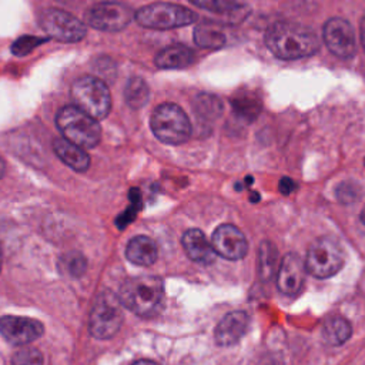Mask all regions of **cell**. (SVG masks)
I'll return each mask as SVG.
<instances>
[{"instance_id":"1","label":"cell","mask_w":365,"mask_h":365,"mask_svg":"<svg viewBox=\"0 0 365 365\" xmlns=\"http://www.w3.org/2000/svg\"><path fill=\"white\" fill-rule=\"evenodd\" d=\"M265 44L281 60H298L312 56L319 48L314 30L294 21H277L265 33Z\"/></svg>"},{"instance_id":"2","label":"cell","mask_w":365,"mask_h":365,"mask_svg":"<svg viewBox=\"0 0 365 365\" xmlns=\"http://www.w3.org/2000/svg\"><path fill=\"white\" fill-rule=\"evenodd\" d=\"M120 302L138 317L148 318L157 314L163 304V281L154 275L128 278L120 289Z\"/></svg>"},{"instance_id":"3","label":"cell","mask_w":365,"mask_h":365,"mask_svg":"<svg viewBox=\"0 0 365 365\" xmlns=\"http://www.w3.org/2000/svg\"><path fill=\"white\" fill-rule=\"evenodd\" d=\"M56 124L63 138L81 148H93L101 138V128L96 118L76 106H64L56 114Z\"/></svg>"},{"instance_id":"4","label":"cell","mask_w":365,"mask_h":365,"mask_svg":"<svg viewBox=\"0 0 365 365\" xmlns=\"http://www.w3.org/2000/svg\"><path fill=\"white\" fill-rule=\"evenodd\" d=\"M150 127L160 141L171 145L185 143L192 131L188 115L174 103L157 106L151 114Z\"/></svg>"},{"instance_id":"5","label":"cell","mask_w":365,"mask_h":365,"mask_svg":"<svg viewBox=\"0 0 365 365\" xmlns=\"http://www.w3.org/2000/svg\"><path fill=\"white\" fill-rule=\"evenodd\" d=\"M74 106L96 120H103L111 110V94L107 84L96 76L77 78L71 86Z\"/></svg>"},{"instance_id":"6","label":"cell","mask_w":365,"mask_h":365,"mask_svg":"<svg viewBox=\"0 0 365 365\" xmlns=\"http://www.w3.org/2000/svg\"><path fill=\"white\" fill-rule=\"evenodd\" d=\"M135 21L153 30H170L188 26L197 20V14L180 4L157 1L138 9L134 13Z\"/></svg>"},{"instance_id":"7","label":"cell","mask_w":365,"mask_h":365,"mask_svg":"<svg viewBox=\"0 0 365 365\" xmlns=\"http://www.w3.org/2000/svg\"><path fill=\"white\" fill-rule=\"evenodd\" d=\"M120 298L110 291L97 295L90 314V334L97 339L114 336L123 324V309Z\"/></svg>"},{"instance_id":"8","label":"cell","mask_w":365,"mask_h":365,"mask_svg":"<svg viewBox=\"0 0 365 365\" xmlns=\"http://www.w3.org/2000/svg\"><path fill=\"white\" fill-rule=\"evenodd\" d=\"M304 264L311 275L317 278H328L342 268L344 251L335 240L321 237L309 245Z\"/></svg>"},{"instance_id":"9","label":"cell","mask_w":365,"mask_h":365,"mask_svg":"<svg viewBox=\"0 0 365 365\" xmlns=\"http://www.w3.org/2000/svg\"><path fill=\"white\" fill-rule=\"evenodd\" d=\"M134 19L131 7L121 1H101L86 11L88 26L103 31H120Z\"/></svg>"},{"instance_id":"10","label":"cell","mask_w":365,"mask_h":365,"mask_svg":"<svg viewBox=\"0 0 365 365\" xmlns=\"http://www.w3.org/2000/svg\"><path fill=\"white\" fill-rule=\"evenodd\" d=\"M40 24L48 37L66 43L80 41L87 33V29L81 20L60 9L46 10L40 19Z\"/></svg>"},{"instance_id":"11","label":"cell","mask_w":365,"mask_h":365,"mask_svg":"<svg viewBox=\"0 0 365 365\" xmlns=\"http://www.w3.org/2000/svg\"><path fill=\"white\" fill-rule=\"evenodd\" d=\"M324 41L328 50L339 58H351L356 51L355 31L342 17H331L324 24Z\"/></svg>"},{"instance_id":"12","label":"cell","mask_w":365,"mask_h":365,"mask_svg":"<svg viewBox=\"0 0 365 365\" xmlns=\"http://www.w3.org/2000/svg\"><path fill=\"white\" fill-rule=\"evenodd\" d=\"M43 332L44 327L37 319L17 315H4L0 318V334L13 345H27L40 338Z\"/></svg>"},{"instance_id":"13","label":"cell","mask_w":365,"mask_h":365,"mask_svg":"<svg viewBox=\"0 0 365 365\" xmlns=\"http://www.w3.org/2000/svg\"><path fill=\"white\" fill-rule=\"evenodd\" d=\"M211 245L215 254L225 259H241L248 251V242L240 228L231 224H222L215 228L211 237Z\"/></svg>"},{"instance_id":"14","label":"cell","mask_w":365,"mask_h":365,"mask_svg":"<svg viewBox=\"0 0 365 365\" xmlns=\"http://www.w3.org/2000/svg\"><path fill=\"white\" fill-rule=\"evenodd\" d=\"M305 264L299 258V255L289 252L287 254L278 267L277 284L278 289L285 295H297L305 279Z\"/></svg>"},{"instance_id":"15","label":"cell","mask_w":365,"mask_h":365,"mask_svg":"<svg viewBox=\"0 0 365 365\" xmlns=\"http://www.w3.org/2000/svg\"><path fill=\"white\" fill-rule=\"evenodd\" d=\"M194 6L218 16L222 23L238 24L245 20L250 7L244 0H188Z\"/></svg>"},{"instance_id":"16","label":"cell","mask_w":365,"mask_h":365,"mask_svg":"<svg viewBox=\"0 0 365 365\" xmlns=\"http://www.w3.org/2000/svg\"><path fill=\"white\" fill-rule=\"evenodd\" d=\"M248 315L244 311L228 312L215 328V341L218 345L227 346L235 344L247 331Z\"/></svg>"},{"instance_id":"17","label":"cell","mask_w":365,"mask_h":365,"mask_svg":"<svg viewBox=\"0 0 365 365\" xmlns=\"http://www.w3.org/2000/svg\"><path fill=\"white\" fill-rule=\"evenodd\" d=\"M182 247L190 259L198 264H211L215 259V251L205 234L197 228L187 230L182 235Z\"/></svg>"},{"instance_id":"18","label":"cell","mask_w":365,"mask_h":365,"mask_svg":"<svg viewBox=\"0 0 365 365\" xmlns=\"http://www.w3.org/2000/svg\"><path fill=\"white\" fill-rule=\"evenodd\" d=\"M53 150L66 165L77 173H84L90 165L87 151L66 138H56L53 143Z\"/></svg>"},{"instance_id":"19","label":"cell","mask_w":365,"mask_h":365,"mask_svg":"<svg viewBox=\"0 0 365 365\" xmlns=\"http://www.w3.org/2000/svg\"><path fill=\"white\" fill-rule=\"evenodd\" d=\"M157 255V244L147 235H137L131 238L125 247L127 259L135 265L148 267L155 262Z\"/></svg>"},{"instance_id":"20","label":"cell","mask_w":365,"mask_h":365,"mask_svg":"<svg viewBox=\"0 0 365 365\" xmlns=\"http://www.w3.org/2000/svg\"><path fill=\"white\" fill-rule=\"evenodd\" d=\"M195 60L194 51L182 44H171L163 48L154 58L158 68L174 70L190 66Z\"/></svg>"},{"instance_id":"21","label":"cell","mask_w":365,"mask_h":365,"mask_svg":"<svg viewBox=\"0 0 365 365\" xmlns=\"http://www.w3.org/2000/svg\"><path fill=\"white\" fill-rule=\"evenodd\" d=\"M192 110L202 121H214L222 114V101L214 94L201 93L194 98Z\"/></svg>"},{"instance_id":"22","label":"cell","mask_w":365,"mask_h":365,"mask_svg":"<svg viewBox=\"0 0 365 365\" xmlns=\"http://www.w3.org/2000/svg\"><path fill=\"white\" fill-rule=\"evenodd\" d=\"M351 336V325L342 317L327 319L322 328V338L329 345H341Z\"/></svg>"},{"instance_id":"23","label":"cell","mask_w":365,"mask_h":365,"mask_svg":"<svg viewBox=\"0 0 365 365\" xmlns=\"http://www.w3.org/2000/svg\"><path fill=\"white\" fill-rule=\"evenodd\" d=\"M194 41L201 48L218 50L225 44L224 33L212 24H200L194 29Z\"/></svg>"},{"instance_id":"24","label":"cell","mask_w":365,"mask_h":365,"mask_svg":"<svg viewBox=\"0 0 365 365\" xmlns=\"http://www.w3.org/2000/svg\"><path fill=\"white\" fill-rule=\"evenodd\" d=\"M231 106L238 117L248 120V121L254 120L261 111L259 98L250 91H245L242 94H237L235 97H232Z\"/></svg>"},{"instance_id":"25","label":"cell","mask_w":365,"mask_h":365,"mask_svg":"<svg viewBox=\"0 0 365 365\" xmlns=\"http://www.w3.org/2000/svg\"><path fill=\"white\" fill-rule=\"evenodd\" d=\"M150 90L141 77H131L124 88V100L128 107L137 110L147 104Z\"/></svg>"},{"instance_id":"26","label":"cell","mask_w":365,"mask_h":365,"mask_svg":"<svg viewBox=\"0 0 365 365\" xmlns=\"http://www.w3.org/2000/svg\"><path fill=\"white\" fill-rule=\"evenodd\" d=\"M277 248L269 241H262L258 251V271L262 279H271L277 268Z\"/></svg>"},{"instance_id":"27","label":"cell","mask_w":365,"mask_h":365,"mask_svg":"<svg viewBox=\"0 0 365 365\" xmlns=\"http://www.w3.org/2000/svg\"><path fill=\"white\" fill-rule=\"evenodd\" d=\"M61 267L66 268V271L73 277H80L84 274L87 268V261L81 252L70 251L63 255L61 258Z\"/></svg>"},{"instance_id":"28","label":"cell","mask_w":365,"mask_h":365,"mask_svg":"<svg viewBox=\"0 0 365 365\" xmlns=\"http://www.w3.org/2000/svg\"><path fill=\"white\" fill-rule=\"evenodd\" d=\"M48 38L47 37H37V36H23L19 37L10 47L11 53L14 56H26L29 54L33 48L38 47L40 44L46 43Z\"/></svg>"},{"instance_id":"29","label":"cell","mask_w":365,"mask_h":365,"mask_svg":"<svg viewBox=\"0 0 365 365\" xmlns=\"http://www.w3.org/2000/svg\"><path fill=\"white\" fill-rule=\"evenodd\" d=\"M11 365H43V355L36 348H23L13 355Z\"/></svg>"},{"instance_id":"30","label":"cell","mask_w":365,"mask_h":365,"mask_svg":"<svg viewBox=\"0 0 365 365\" xmlns=\"http://www.w3.org/2000/svg\"><path fill=\"white\" fill-rule=\"evenodd\" d=\"M336 192L339 194V192H345V195H342V197H339L341 198V201H354V198L356 197V188L355 187H351V184H348V182H344V184H341L338 188H336Z\"/></svg>"},{"instance_id":"31","label":"cell","mask_w":365,"mask_h":365,"mask_svg":"<svg viewBox=\"0 0 365 365\" xmlns=\"http://www.w3.org/2000/svg\"><path fill=\"white\" fill-rule=\"evenodd\" d=\"M292 190H294V182H292V180H291V178H287V177L281 178V181H279V191L287 195V194H289Z\"/></svg>"},{"instance_id":"32","label":"cell","mask_w":365,"mask_h":365,"mask_svg":"<svg viewBox=\"0 0 365 365\" xmlns=\"http://www.w3.org/2000/svg\"><path fill=\"white\" fill-rule=\"evenodd\" d=\"M359 37H361L362 48L365 51V14H364V17L361 19V23H359Z\"/></svg>"},{"instance_id":"33","label":"cell","mask_w":365,"mask_h":365,"mask_svg":"<svg viewBox=\"0 0 365 365\" xmlns=\"http://www.w3.org/2000/svg\"><path fill=\"white\" fill-rule=\"evenodd\" d=\"M133 365H158V364H155L154 361H150V359H140V361L134 362Z\"/></svg>"},{"instance_id":"34","label":"cell","mask_w":365,"mask_h":365,"mask_svg":"<svg viewBox=\"0 0 365 365\" xmlns=\"http://www.w3.org/2000/svg\"><path fill=\"white\" fill-rule=\"evenodd\" d=\"M4 171H6V164H4L3 158L0 157V178L4 175Z\"/></svg>"},{"instance_id":"35","label":"cell","mask_w":365,"mask_h":365,"mask_svg":"<svg viewBox=\"0 0 365 365\" xmlns=\"http://www.w3.org/2000/svg\"><path fill=\"white\" fill-rule=\"evenodd\" d=\"M361 220H362V222L365 224V205H364V208H362V212H361Z\"/></svg>"},{"instance_id":"36","label":"cell","mask_w":365,"mask_h":365,"mask_svg":"<svg viewBox=\"0 0 365 365\" xmlns=\"http://www.w3.org/2000/svg\"><path fill=\"white\" fill-rule=\"evenodd\" d=\"M0 269H1V251H0Z\"/></svg>"}]
</instances>
